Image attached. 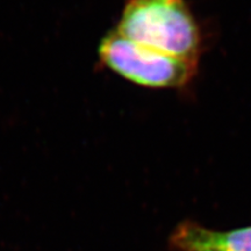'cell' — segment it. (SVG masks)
Wrapping results in <instances>:
<instances>
[{"instance_id": "3", "label": "cell", "mask_w": 251, "mask_h": 251, "mask_svg": "<svg viewBox=\"0 0 251 251\" xmlns=\"http://www.w3.org/2000/svg\"><path fill=\"white\" fill-rule=\"evenodd\" d=\"M169 241L177 251H251V227L218 231L185 221L176 227Z\"/></svg>"}, {"instance_id": "1", "label": "cell", "mask_w": 251, "mask_h": 251, "mask_svg": "<svg viewBox=\"0 0 251 251\" xmlns=\"http://www.w3.org/2000/svg\"><path fill=\"white\" fill-rule=\"evenodd\" d=\"M118 33L162 54L197 61L199 27L184 0H129Z\"/></svg>"}, {"instance_id": "2", "label": "cell", "mask_w": 251, "mask_h": 251, "mask_svg": "<svg viewBox=\"0 0 251 251\" xmlns=\"http://www.w3.org/2000/svg\"><path fill=\"white\" fill-rule=\"evenodd\" d=\"M99 56L106 67L126 79L155 89L184 86L197 70V61L162 54L126 39L118 31L103 37Z\"/></svg>"}]
</instances>
